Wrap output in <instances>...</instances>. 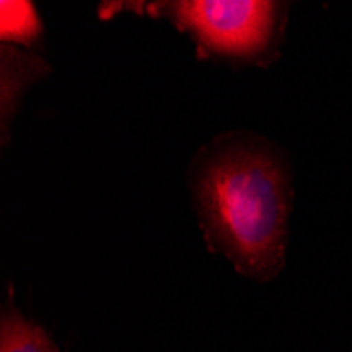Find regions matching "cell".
Returning a JSON list of instances; mask_svg holds the SVG:
<instances>
[{"instance_id":"obj_1","label":"cell","mask_w":352,"mask_h":352,"mask_svg":"<svg viewBox=\"0 0 352 352\" xmlns=\"http://www.w3.org/2000/svg\"><path fill=\"white\" fill-rule=\"evenodd\" d=\"M195 197L207 239L251 278H272L283 268L289 177L258 146H223L201 165Z\"/></svg>"},{"instance_id":"obj_2","label":"cell","mask_w":352,"mask_h":352,"mask_svg":"<svg viewBox=\"0 0 352 352\" xmlns=\"http://www.w3.org/2000/svg\"><path fill=\"white\" fill-rule=\"evenodd\" d=\"M144 7L190 34L201 55L239 61H260L270 53L285 13L283 5L260 0H184Z\"/></svg>"},{"instance_id":"obj_3","label":"cell","mask_w":352,"mask_h":352,"mask_svg":"<svg viewBox=\"0 0 352 352\" xmlns=\"http://www.w3.org/2000/svg\"><path fill=\"white\" fill-rule=\"evenodd\" d=\"M45 70L47 66L41 59L3 45V129H7L11 112L17 110L23 89L43 76Z\"/></svg>"},{"instance_id":"obj_4","label":"cell","mask_w":352,"mask_h":352,"mask_svg":"<svg viewBox=\"0 0 352 352\" xmlns=\"http://www.w3.org/2000/svg\"><path fill=\"white\" fill-rule=\"evenodd\" d=\"M0 352H61L53 338L34 321L25 318L13 302L3 310Z\"/></svg>"},{"instance_id":"obj_5","label":"cell","mask_w":352,"mask_h":352,"mask_svg":"<svg viewBox=\"0 0 352 352\" xmlns=\"http://www.w3.org/2000/svg\"><path fill=\"white\" fill-rule=\"evenodd\" d=\"M0 36L7 43H34L41 36V19L32 3L0 5Z\"/></svg>"}]
</instances>
